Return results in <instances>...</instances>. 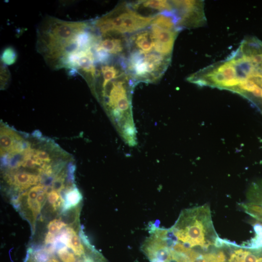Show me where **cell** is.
<instances>
[{
    "mask_svg": "<svg viewBox=\"0 0 262 262\" xmlns=\"http://www.w3.org/2000/svg\"><path fill=\"white\" fill-rule=\"evenodd\" d=\"M92 23L45 17L37 29V52L52 69H70L79 53L96 40L97 33Z\"/></svg>",
    "mask_w": 262,
    "mask_h": 262,
    "instance_id": "obj_1",
    "label": "cell"
},
{
    "mask_svg": "<svg viewBox=\"0 0 262 262\" xmlns=\"http://www.w3.org/2000/svg\"><path fill=\"white\" fill-rule=\"evenodd\" d=\"M136 83L126 72L96 88L94 94L128 145L137 143L132 112V96Z\"/></svg>",
    "mask_w": 262,
    "mask_h": 262,
    "instance_id": "obj_2",
    "label": "cell"
},
{
    "mask_svg": "<svg viewBox=\"0 0 262 262\" xmlns=\"http://www.w3.org/2000/svg\"><path fill=\"white\" fill-rule=\"evenodd\" d=\"M165 230L168 236L185 246L204 252L219 238L207 205L182 211L174 225Z\"/></svg>",
    "mask_w": 262,
    "mask_h": 262,
    "instance_id": "obj_3",
    "label": "cell"
},
{
    "mask_svg": "<svg viewBox=\"0 0 262 262\" xmlns=\"http://www.w3.org/2000/svg\"><path fill=\"white\" fill-rule=\"evenodd\" d=\"M154 16L142 15L129 2H122L108 13L92 20V23L99 35H129L148 27Z\"/></svg>",
    "mask_w": 262,
    "mask_h": 262,
    "instance_id": "obj_4",
    "label": "cell"
},
{
    "mask_svg": "<svg viewBox=\"0 0 262 262\" xmlns=\"http://www.w3.org/2000/svg\"><path fill=\"white\" fill-rule=\"evenodd\" d=\"M170 61L171 57L156 53L130 52L126 60V70L136 84L155 83L163 76Z\"/></svg>",
    "mask_w": 262,
    "mask_h": 262,
    "instance_id": "obj_5",
    "label": "cell"
},
{
    "mask_svg": "<svg viewBox=\"0 0 262 262\" xmlns=\"http://www.w3.org/2000/svg\"><path fill=\"white\" fill-rule=\"evenodd\" d=\"M49 193L48 188L38 184L21 194L16 200L15 205L30 222L33 231L35 222L45 204Z\"/></svg>",
    "mask_w": 262,
    "mask_h": 262,
    "instance_id": "obj_6",
    "label": "cell"
},
{
    "mask_svg": "<svg viewBox=\"0 0 262 262\" xmlns=\"http://www.w3.org/2000/svg\"><path fill=\"white\" fill-rule=\"evenodd\" d=\"M129 3L134 10L147 16H154L164 11L174 10L171 1L138 0Z\"/></svg>",
    "mask_w": 262,
    "mask_h": 262,
    "instance_id": "obj_7",
    "label": "cell"
},
{
    "mask_svg": "<svg viewBox=\"0 0 262 262\" xmlns=\"http://www.w3.org/2000/svg\"><path fill=\"white\" fill-rule=\"evenodd\" d=\"M5 180L14 189L23 191L35 185L41 180L39 175L25 171H12L5 175Z\"/></svg>",
    "mask_w": 262,
    "mask_h": 262,
    "instance_id": "obj_8",
    "label": "cell"
},
{
    "mask_svg": "<svg viewBox=\"0 0 262 262\" xmlns=\"http://www.w3.org/2000/svg\"><path fill=\"white\" fill-rule=\"evenodd\" d=\"M58 240L70 248L74 253L78 257H84L95 251L94 250L86 255L87 249L90 248L91 247H86L77 232L72 228L70 227L66 228L59 235Z\"/></svg>",
    "mask_w": 262,
    "mask_h": 262,
    "instance_id": "obj_9",
    "label": "cell"
},
{
    "mask_svg": "<svg viewBox=\"0 0 262 262\" xmlns=\"http://www.w3.org/2000/svg\"><path fill=\"white\" fill-rule=\"evenodd\" d=\"M66 225L60 219L56 218L50 221L48 225V231L45 237V243L46 245L54 243L56 240V235Z\"/></svg>",
    "mask_w": 262,
    "mask_h": 262,
    "instance_id": "obj_10",
    "label": "cell"
},
{
    "mask_svg": "<svg viewBox=\"0 0 262 262\" xmlns=\"http://www.w3.org/2000/svg\"><path fill=\"white\" fill-rule=\"evenodd\" d=\"M214 70L221 73L224 76L225 81L233 79L238 77L237 76V68L229 61L221 64L217 68L214 69Z\"/></svg>",
    "mask_w": 262,
    "mask_h": 262,
    "instance_id": "obj_11",
    "label": "cell"
},
{
    "mask_svg": "<svg viewBox=\"0 0 262 262\" xmlns=\"http://www.w3.org/2000/svg\"><path fill=\"white\" fill-rule=\"evenodd\" d=\"M82 195L76 188H72L66 193L64 209H68L78 204L82 199Z\"/></svg>",
    "mask_w": 262,
    "mask_h": 262,
    "instance_id": "obj_12",
    "label": "cell"
},
{
    "mask_svg": "<svg viewBox=\"0 0 262 262\" xmlns=\"http://www.w3.org/2000/svg\"><path fill=\"white\" fill-rule=\"evenodd\" d=\"M246 213L262 222V205L254 202L242 204L241 205Z\"/></svg>",
    "mask_w": 262,
    "mask_h": 262,
    "instance_id": "obj_13",
    "label": "cell"
},
{
    "mask_svg": "<svg viewBox=\"0 0 262 262\" xmlns=\"http://www.w3.org/2000/svg\"><path fill=\"white\" fill-rule=\"evenodd\" d=\"M48 201L53 211H56L63 205L64 206L65 200L61 197L59 192L51 190L48 194Z\"/></svg>",
    "mask_w": 262,
    "mask_h": 262,
    "instance_id": "obj_14",
    "label": "cell"
},
{
    "mask_svg": "<svg viewBox=\"0 0 262 262\" xmlns=\"http://www.w3.org/2000/svg\"><path fill=\"white\" fill-rule=\"evenodd\" d=\"M58 255L63 262H78L74 255L66 247H62L58 250Z\"/></svg>",
    "mask_w": 262,
    "mask_h": 262,
    "instance_id": "obj_15",
    "label": "cell"
},
{
    "mask_svg": "<svg viewBox=\"0 0 262 262\" xmlns=\"http://www.w3.org/2000/svg\"><path fill=\"white\" fill-rule=\"evenodd\" d=\"M238 86L241 90L250 92H252L259 86L253 82L246 78L243 79Z\"/></svg>",
    "mask_w": 262,
    "mask_h": 262,
    "instance_id": "obj_16",
    "label": "cell"
},
{
    "mask_svg": "<svg viewBox=\"0 0 262 262\" xmlns=\"http://www.w3.org/2000/svg\"><path fill=\"white\" fill-rule=\"evenodd\" d=\"M33 156L41 162L47 164L51 161L49 154L45 151L37 150L33 152Z\"/></svg>",
    "mask_w": 262,
    "mask_h": 262,
    "instance_id": "obj_17",
    "label": "cell"
},
{
    "mask_svg": "<svg viewBox=\"0 0 262 262\" xmlns=\"http://www.w3.org/2000/svg\"><path fill=\"white\" fill-rule=\"evenodd\" d=\"M262 92V88L258 86L254 91L252 92L253 95L257 97H261Z\"/></svg>",
    "mask_w": 262,
    "mask_h": 262,
    "instance_id": "obj_18",
    "label": "cell"
},
{
    "mask_svg": "<svg viewBox=\"0 0 262 262\" xmlns=\"http://www.w3.org/2000/svg\"><path fill=\"white\" fill-rule=\"evenodd\" d=\"M34 262H37L34 261L33 259V260ZM59 262V261L53 257H50L45 262Z\"/></svg>",
    "mask_w": 262,
    "mask_h": 262,
    "instance_id": "obj_19",
    "label": "cell"
},
{
    "mask_svg": "<svg viewBox=\"0 0 262 262\" xmlns=\"http://www.w3.org/2000/svg\"><path fill=\"white\" fill-rule=\"evenodd\" d=\"M261 97L262 98V92Z\"/></svg>",
    "mask_w": 262,
    "mask_h": 262,
    "instance_id": "obj_20",
    "label": "cell"
}]
</instances>
